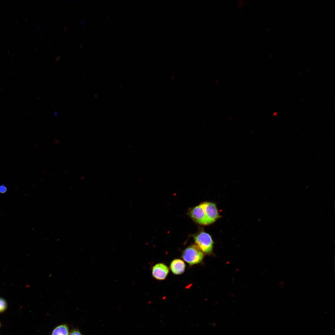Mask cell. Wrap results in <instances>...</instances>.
I'll return each instance as SVG.
<instances>
[{
    "mask_svg": "<svg viewBox=\"0 0 335 335\" xmlns=\"http://www.w3.org/2000/svg\"><path fill=\"white\" fill-rule=\"evenodd\" d=\"M189 215L196 223L206 225V218L204 209L200 204L192 208L189 212Z\"/></svg>",
    "mask_w": 335,
    "mask_h": 335,
    "instance_id": "277c9868",
    "label": "cell"
},
{
    "mask_svg": "<svg viewBox=\"0 0 335 335\" xmlns=\"http://www.w3.org/2000/svg\"><path fill=\"white\" fill-rule=\"evenodd\" d=\"M245 4L244 1L243 0H239L237 4V8L238 10H240L243 8Z\"/></svg>",
    "mask_w": 335,
    "mask_h": 335,
    "instance_id": "9c48e42d",
    "label": "cell"
},
{
    "mask_svg": "<svg viewBox=\"0 0 335 335\" xmlns=\"http://www.w3.org/2000/svg\"><path fill=\"white\" fill-rule=\"evenodd\" d=\"M249 2H250V1L249 0L247 2H246L247 5L249 3Z\"/></svg>",
    "mask_w": 335,
    "mask_h": 335,
    "instance_id": "4fadbf2b",
    "label": "cell"
},
{
    "mask_svg": "<svg viewBox=\"0 0 335 335\" xmlns=\"http://www.w3.org/2000/svg\"><path fill=\"white\" fill-rule=\"evenodd\" d=\"M6 190V188L4 186L2 185L0 186V192L2 193H5Z\"/></svg>",
    "mask_w": 335,
    "mask_h": 335,
    "instance_id": "8fae6325",
    "label": "cell"
},
{
    "mask_svg": "<svg viewBox=\"0 0 335 335\" xmlns=\"http://www.w3.org/2000/svg\"><path fill=\"white\" fill-rule=\"evenodd\" d=\"M217 30V28H216V29H214V33H215V32H216Z\"/></svg>",
    "mask_w": 335,
    "mask_h": 335,
    "instance_id": "5bb4252c",
    "label": "cell"
},
{
    "mask_svg": "<svg viewBox=\"0 0 335 335\" xmlns=\"http://www.w3.org/2000/svg\"><path fill=\"white\" fill-rule=\"evenodd\" d=\"M200 204L203 208L205 212L206 225L213 223L220 217L215 203L211 202H205Z\"/></svg>",
    "mask_w": 335,
    "mask_h": 335,
    "instance_id": "3957f363",
    "label": "cell"
},
{
    "mask_svg": "<svg viewBox=\"0 0 335 335\" xmlns=\"http://www.w3.org/2000/svg\"><path fill=\"white\" fill-rule=\"evenodd\" d=\"M7 303L6 300L0 297V313L4 311L7 308Z\"/></svg>",
    "mask_w": 335,
    "mask_h": 335,
    "instance_id": "ba28073f",
    "label": "cell"
},
{
    "mask_svg": "<svg viewBox=\"0 0 335 335\" xmlns=\"http://www.w3.org/2000/svg\"><path fill=\"white\" fill-rule=\"evenodd\" d=\"M170 268L173 274L176 275H179L182 274L184 272L185 265L182 260L175 259L171 262Z\"/></svg>",
    "mask_w": 335,
    "mask_h": 335,
    "instance_id": "8992f818",
    "label": "cell"
},
{
    "mask_svg": "<svg viewBox=\"0 0 335 335\" xmlns=\"http://www.w3.org/2000/svg\"><path fill=\"white\" fill-rule=\"evenodd\" d=\"M51 335H69V329L65 324L59 325L53 330Z\"/></svg>",
    "mask_w": 335,
    "mask_h": 335,
    "instance_id": "52a82bcc",
    "label": "cell"
},
{
    "mask_svg": "<svg viewBox=\"0 0 335 335\" xmlns=\"http://www.w3.org/2000/svg\"><path fill=\"white\" fill-rule=\"evenodd\" d=\"M277 115H278V113L277 112H275L273 114V115L276 116H277Z\"/></svg>",
    "mask_w": 335,
    "mask_h": 335,
    "instance_id": "7c38bea8",
    "label": "cell"
},
{
    "mask_svg": "<svg viewBox=\"0 0 335 335\" xmlns=\"http://www.w3.org/2000/svg\"></svg>",
    "mask_w": 335,
    "mask_h": 335,
    "instance_id": "9a60e30c",
    "label": "cell"
},
{
    "mask_svg": "<svg viewBox=\"0 0 335 335\" xmlns=\"http://www.w3.org/2000/svg\"><path fill=\"white\" fill-rule=\"evenodd\" d=\"M204 257V253L196 244L191 245L186 248L181 255L183 260L191 266L201 263Z\"/></svg>",
    "mask_w": 335,
    "mask_h": 335,
    "instance_id": "6da1fadb",
    "label": "cell"
},
{
    "mask_svg": "<svg viewBox=\"0 0 335 335\" xmlns=\"http://www.w3.org/2000/svg\"><path fill=\"white\" fill-rule=\"evenodd\" d=\"M69 335H82L81 333L77 330H74L71 331Z\"/></svg>",
    "mask_w": 335,
    "mask_h": 335,
    "instance_id": "30bf717a",
    "label": "cell"
},
{
    "mask_svg": "<svg viewBox=\"0 0 335 335\" xmlns=\"http://www.w3.org/2000/svg\"><path fill=\"white\" fill-rule=\"evenodd\" d=\"M169 272L168 267L163 263L156 264L152 267V273L155 279L162 280L165 279Z\"/></svg>",
    "mask_w": 335,
    "mask_h": 335,
    "instance_id": "5b68a950",
    "label": "cell"
},
{
    "mask_svg": "<svg viewBox=\"0 0 335 335\" xmlns=\"http://www.w3.org/2000/svg\"><path fill=\"white\" fill-rule=\"evenodd\" d=\"M194 238L196 245L203 253L208 254L212 253L213 242L209 234L201 232L194 235Z\"/></svg>",
    "mask_w": 335,
    "mask_h": 335,
    "instance_id": "7a4b0ae2",
    "label": "cell"
}]
</instances>
